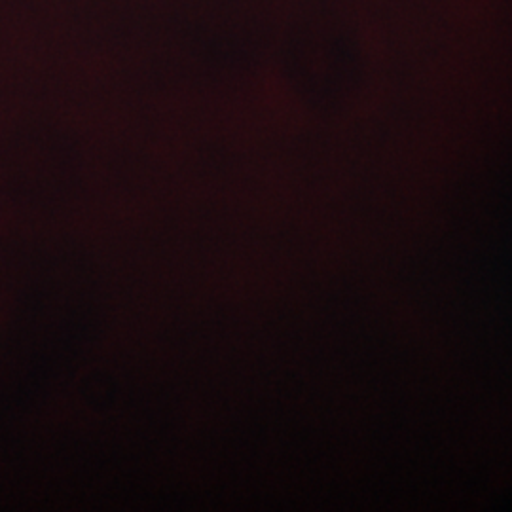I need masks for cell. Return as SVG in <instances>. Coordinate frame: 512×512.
I'll return each mask as SVG.
<instances>
[]
</instances>
